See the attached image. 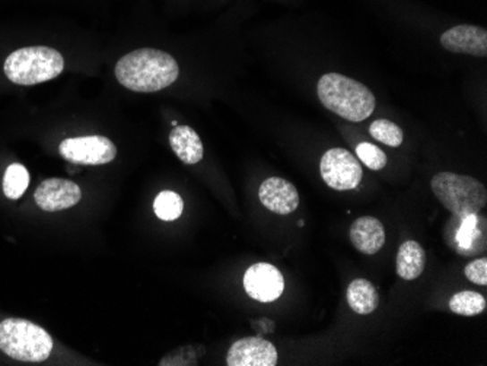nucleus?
<instances>
[{"mask_svg":"<svg viewBox=\"0 0 487 366\" xmlns=\"http://www.w3.org/2000/svg\"><path fill=\"white\" fill-rule=\"evenodd\" d=\"M180 75L177 60L157 48H139L115 64V78L134 92H158L173 85Z\"/></svg>","mask_w":487,"mask_h":366,"instance_id":"f257e3e1","label":"nucleus"},{"mask_svg":"<svg viewBox=\"0 0 487 366\" xmlns=\"http://www.w3.org/2000/svg\"><path fill=\"white\" fill-rule=\"evenodd\" d=\"M320 101L327 110L349 122H363L375 110V97L363 83L340 75L326 73L317 85Z\"/></svg>","mask_w":487,"mask_h":366,"instance_id":"f03ea898","label":"nucleus"},{"mask_svg":"<svg viewBox=\"0 0 487 366\" xmlns=\"http://www.w3.org/2000/svg\"><path fill=\"white\" fill-rule=\"evenodd\" d=\"M431 187L436 199L460 221L486 208V187L470 175L438 173L433 175Z\"/></svg>","mask_w":487,"mask_h":366,"instance_id":"7ed1b4c3","label":"nucleus"},{"mask_svg":"<svg viewBox=\"0 0 487 366\" xmlns=\"http://www.w3.org/2000/svg\"><path fill=\"white\" fill-rule=\"evenodd\" d=\"M0 351L21 362H43L53 351V339L44 328L22 319L0 323Z\"/></svg>","mask_w":487,"mask_h":366,"instance_id":"20e7f679","label":"nucleus"},{"mask_svg":"<svg viewBox=\"0 0 487 366\" xmlns=\"http://www.w3.org/2000/svg\"><path fill=\"white\" fill-rule=\"evenodd\" d=\"M64 55L50 47H24L16 50L4 62V75L16 85L47 82L64 72Z\"/></svg>","mask_w":487,"mask_h":366,"instance_id":"39448f33","label":"nucleus"},{"mask_svg":"<svg viewBox=\"0 0 487 366\" xmlns=\"http://www.w3.org/2000/svg\"><path fill=\"white\" fill-rule=\"evenodd\" d=\"M320 173L330 189L340 192L356 189L363 177L358 157L342 148H334L322 155Z\"/></svg>","mask_w":487,"mask_h":366,"instance_id":"423d86ee","label":"nucleus"},{"mask_svg":"<svg viewBox=\"0 0 487 366\" xmlns=\"http://www.w3.org/2000/svg\"><path fill=\"white\" fill-rule=\"evenodd\" d=\"M59 152L67 161L83 166H104L117 157L115 143L104 136L66 139L60 143Z\"/></svg>","mask_w":487,"mask_h":366,"instance_id":"0eeeda50","label":"nucleus"},{"mask_svg":"<svg viewBox=\"0 0 487 366\" xmlns=\"http://www.w3.org/2000/svg\"><path fill=\"white\" fill-rule=\"evenodd\" d=\"M244 288L248 296L259 302L279 300L285 289V280L279 268L273 264H252L244 275Z\"/></svg>","mask_w":487,"mask_h":366,"instance_id":"6e6552de","label":"nucleus"},{"mask_svg":"<svg viewBox=\"0 0 487 366\" xmlns=\"http://www.w3.org/2000/svg\"><path fill=\"white\" fill-rule=\"evenodd\" d=\"M34 199L38 208L46 212H59L78 205L82 199V192L71 180L48 178L37 187Z\"/></svg>","mask_w":487,"mask_h":366,"instance_id":"1a4fd4ad","label":"nucleus"},{"mask_svg":"<svg viewBox=\"0 0 487 366\" xmlns=\"http://www.w3.org/2000/svg\"><path fill=\"white\" fill-rule=\"evenodd\" d=\"M276 363V347L273 343L261 337L236 340L226 356V365L229 366H275Z\"/></svg>","mask_w":487,"mask_h":366,"instance_id":"9d476101","label":"nucleus"},{"mask_svg":"<svg viewBox=\"0 0 487 366\" xmlns=\"http://www.w3.org/2000/svg\"><path fill=\"white\" fill-rule=\"evenodd\" d=\"M440 44L451 53L486 57L487 31L474 25H457L440 36Z\"/></svg>","mask_w":487,"mask_h":366,"instance_id":"9b49d317","label":"nucleus"},{"mask_svg":"<svg viewBox=\"0 0 487 366\" xmlns=\"http://www.w3.org/2000/svg\"><path fill=\"white\" fill-rule=\"evenodd\" d=\"M260 201L266 209L278 215H289L299 206V193L295 185L285 178L271 177L260 185Z\"/></svg>","mask_w":487,"mask_h":366,"instance_id":"f8f14e48","label":"nucleus"},{"mask_svg":"<svg viewBox=\"0 0 487 366\" xmlns=\"http://www.w3.org/2000/svg\"><path fill=\"white\" fill-rule=\"evenodd\" d=\"M350 241L358 251L373 256L385 244L384 225L377 217H362L350 226Z\"/></svg>","mask_w":487,"mask_h":366,"instance_id":"ddd939ff","label":"nucleus"},{"mask_svg":"<svg viewBox=\"0 0 487 366\" xmlns=\"http://www.w3.org/2000/svg\"><path fill=\"white\" fill-rule=\"evenodd\" d=\"M169 145L173 148L174 154L187 166H196L203 159V143L192 127H174L169 133Z\"/></svg>","mask_w":487,"mask_h":366,"instance_id":"4468645a","label":"nucleus"},{"mask_svg":"<svg viewBox=\"0 0 487 366\" xmlns=\"http://www.w3.org/2000/svg\"><path fill=\"white\" fill-rule=\"evenodd\" d=\"M486 219L480 221L479 213L468 215L461 219L460 226L457 229L456 241L457 251L463 256H474L482 250L479 247L480 240L486 241ZM483 249V247H482ZM486 251V249H483Z\"/></svg>","mask_w":487,"mask_h":366,"instance_id":"2eb2a0df","label":"nucleus"},{"mask_svg":"<svg viewBox=\"0 0 487 366\" xmlns=\"http://www.w3.org/2000/svg\"><path fill=\"white\" fill-rule=\"evenodd\" d=\"M426 252L416 241H406L401 244L396 259V270L401 279L414 280L423 273Z\"/></svg>","mask_w":487,"mask_h":366,"instance_id":"dca6fc26","label":"nucleus"},{"mask_svg":"<svg viewBox=\"0 0 487 366\" xmlns=\"http://www.w3.org/2000/svg\"><path fill=\"white\" fill-rule=\"evenodd\" d=\"M347 302L358 314H372L380 303V295L370 280L356 279L350 282L347 288Z\"/></svg>","mask_w":487,"mask_h":366,"instance_id":"f3484780","label":"nucleus"},{"mask_svg":"<svg viewBox=\"0 0 487 366\" xmlns=\"http://www.w3.org/2000/svg\"><path fill=\"white\" fill-rule=\"evenodd\" d=\"M486 307V298L479 292H458L449 301V310L454 314L463 315V317H474V315L482 314Z\"/></svg>","mask_w":487,"mask_h":366,"instance_id":"a211bd4d","label":"nucleus"},{"mask_svg":"<svg viewBox=\"0 0 487 366\" xmlns=\"http://www.w3.org/2000/svg\"><path fill=\"white\" fill-rule=\"evenodd\" d=\"M30 184V174L21 164L8 166L4 177V193L11 200H18L27 192Z\"/></svg>","mask_w":487,"mask_h":366,"instance_id":"6ab92c4d","label":"nucleus"},{"mask_svg":"<svg viewBox=\"0 0 487 366\" xmlns=\"http://www.w3.org/2000/svg\"><path fill=\"white\" fill-rule=\"evenodd\" d=\"M184 209V201L180 194L174 192H162L154 201V210L162 221H175Z\"/></svg>","mask_w":487,"mask_h":366,"instance_id":"aec40b11","label":"nucleus"},{"mask_svg":"<svg viewBox=\"0 0 487 366\" xmlns=\"http://www.w3.org/2000/svg\"><path fill=\"white\" fill-rule=\"evenodd\" d=\"M370 133L377 142L384 143V145L391 146V148H398L403 143L405 134L400 127L396 123L389 122L387 118H380L371 124Z\"/></svg>","mask_w":487,"mask_h":366,"instance_id":"412c9836","label":"nucleus"},{"mask_svg":"<svg viewBox=\"0 0 487 366\" xmlns=\"http://www.w3.org/2000/svg\"><path fill=\"white\" fill-rule=\"evenodd\" d=\"M356 154L370 170L380 171L387 166V155L384 154V150L372 143H361L356 148Z\"/></svg>","mask_w":487,"mask_h":366,"instance_id":"4be33fe9","label":"nucleus"},{"mask_svg":"<svg viewBox=\"0 0 487 366\" xmlns=\"http://www.w3.org/2000/svg\"><path fill=\"white\" fill-rule=\"evenodd\" d=\"M464 275L470 282L475 285H482L486 286L487 285V259L482 257L477 260L468 263L464 268Z\"/></svg>","mask_w":487,"mask_h":366,"instance_id":"5701e85b","label":"nucleus"}]
</instances>
